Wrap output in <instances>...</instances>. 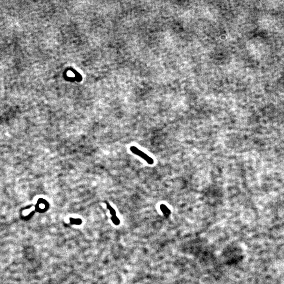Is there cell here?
<instances>
[{
  "label": "cell",
  "instance_id": "1",
  "mask_svg": "<svg viewBox=\"0 0 284 284\" xmlns=\"http://www.w3.org/2000/svg\"><path fill=\"white\" fill-rule=\"evenodd\" d=\"M130 150L133 154H134L135 155H136L139 157H140L142 159H143L148 164L152 165L154 164V159L151 157L148 156L147 154L144 153L142 150H140L139 148H138V147L134 146H132L130 147Z\"/></svg>",
  "mask_w": 284,
  "mask_h": 284
},
{
  "label": "cell",
  "instance_id": "2",
  "mask_svg": "<svg viewBox=\"0 0 284 284\" xmlns=\"http://www.w3.org/2000/svg\"><path fill=\"white\" fill-rule=\"evenodd\" d=\"M160 209L162 210L163 214L165 216H169L171 214V211L169 208L164 204H161L160 205Z\"/></svg>",
  "mask_w": 284,
  "mask_h": 284
}]
</instances>
